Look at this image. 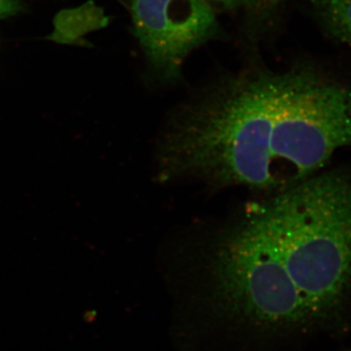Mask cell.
I'll return each mask as SVG.
<instances>
[{"label":"cell","instance_id":"obj_2","mask_svg":"<svg viewBox=\"0 0 351 351\" xmlns=\"http://www.w3.org/2000/svg\"><path fill=\"white\" fill-rule=\"evenodd\" d=\"M252 246L295 286L311 322L334 319L351 295V174L307 178L256 208Z\"/></svg>","mask_w":351,"mask_h":351},{"label":"cell","instance_id":"obj_3","mask_svg":"<svg viewBox=\"0 0 351 351\" xmlns=\"http://www.w3.org/2000/svg\"><path fill=\"white\" fill-rule=\"evenodd\" d=\"M134 36L158 80H180L189 55L221 36L206 0H129Z\"/></svg>","mask_w":351,"mask_h":351},{"label":"cell","instance_id":"obj_6","mask_svg":"<svg viewBox=\"0 0 351 351\" xmlns=\"http://www.w3.org/2000/svg\"><path fill=\"white\" fill-rule=\"evenodd\" d=\"M24 7V0H0V19L12 17Z\"/></svg>","mask_w":351,"mask_h":351},{"label":"cell","instance_id":"obj_1","mask_svg":"<svg viewBox=\"0 0 351 351\" xmlns=\"http://www.w3.org/2000/svg\"><path fill=\"white\" fill-rule=\"evenodd\" d=\"M350 147V85L311 64L249 69L176 113L159 145V177L277 193Z\"/></svg>","mask_w":351,"mask_h":351},{"label":"cell","instance_id":"obj_5","mask_svg":"<svg viewBox=\"0 0 351 351\" xmlns=\"http://www.w3.org/2000/svg\"><path fill=\"white\" fill-rule=\"evenodd\" d=\"M212 6L217 5L226 10L244 11L250 14L267 13L276 8L281 0H206Z\"/></svg>","mask_w":351,"mask_h":351},{"label":"cell","instance_id":"obj_4","mask_svg":"<svg viewBox=\"0 0 351 351\" xmlns=\"http://www.w3.org/2000/svg\"><path fill=\"white\" fill-rule=\"evenodd\" d=\"M327 36L351 49V0H304Z\"/></svg>","mask_w":351,"mask_h":351},{"label":"cell","instance_id":"obj_7","mask_svg":"<svg viewBox=\"0 0 351 351\" xmlns=\"http://www.w3.org/2000/svg\"><path fill=\"white\" fill-rule=\"evenodd\" d=\"M348 351H351V350H348Z\"/></svg>","mask_w":351,"mask_h":351}]
</instances>
